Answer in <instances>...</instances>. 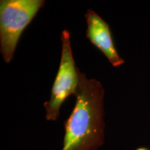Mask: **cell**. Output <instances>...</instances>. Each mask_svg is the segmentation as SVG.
<instances>
[{"instance_id": "4", "label": "cell", "mask_w": 150, "mask_h": 150, "mask_svg": "<svg viewBox=\"0 0 150 150\" xmlns=\"http://www.w3.org/2000/svg\"><path fill=\"white\" fill-rule=\"evenodd\" d=\"M85 17L87 24L86 38L104 54L112 66L122 65L124 61L118 55L114 45L109 25L92 9L86 11Z\"/></svg>"}, {"instance_id": "3", "label": "cell", "mask_w": 150, "mask_h": 150, "mask_svg": "<svg viewBox=\"0 0 150 150\" xmlns=\"http://www.w3.org/2000/svg\"><path fill=\"white\" fill-rule=\"evenodd\" d=\"M61 58L59 70L52 86L51 96L44 103L45 118L49 121H56L59 117L62 104L70 95H74L78 86L79 69L75 65L71 47L70 33L62 31Z\"/></svg>"}, {"instance_id": "1", "label": "cell", "mask_w": 150, "mask_h": 150, "mask_svg": "<svg viewBox=\"0 0 150 150\" xmlns=\"http://www.w3.org/2000/svg\"><path fill=\"white\" fill-rule=\"evenodd\" d=\"M76 103L64 122L65 135L61 150H97L104 144V97L102 83L78 71Z\"/></svg>"}, {"instance_id": "2", "label": "cell", "mask_w": 150, "mask_h": 150, "mask_svg": "<svg viewBox=\"0 0 150 150\" xmlns=\"http://www.w3.org/2000/svg\"><path fill=\"white\" fill-rule=\"evenodd\" d=\"M44 0H1L0 1V52L9 63L20 38L39 10Z\"/></svg>"}]
</instances>
